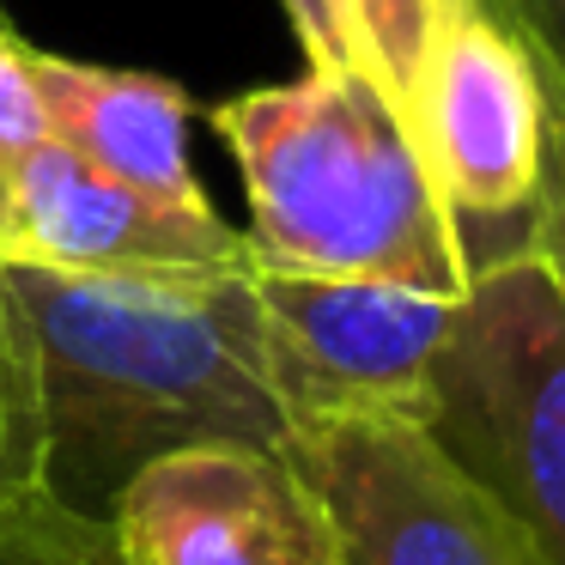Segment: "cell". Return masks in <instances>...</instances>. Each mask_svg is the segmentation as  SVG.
<instances>
[{"instance_id":"1","label":"cell","mask_w":565,"mask_h":565,"mask_svg":"<svg viewBox=\"0 0 565 565\" xmlns=\"http://www.w3.org/2000/svg\"><path fill=\"white\" fill-rule=\"evenodd\" d=\"M31 329L43 475L79 511L110 504L140 462L183 444L280 450L256 262L171 274H67L0 262Z\"/></svg>"},{"instance_id":"2","label":"cell","mask_w":565,"mask_h":565,"mask_svg":"<svg viewBox=\"0 0 565 565\" xmlns=\"http://www.w3.org/2000/svg\"><path fill=\"white\" fill-rule=\"evenodd\" d=\"M249 201V256L274 274L468 292V262L407 116L365 67H310L213 104Z\"/></svg>"},{"instance_id":"3","label":"cell","mask_w":565,"mask_h":565,"mask_svg":"<svg viewBox=\"0 0 565 565\" xmlns=\"http://www.w3.org/2000/svg\"><path fill=\"white\" fill-rule=\"evenodd\" d=\"M419 426L504 504L541 565H565V274L547 249L468 274Z\"/></svg>"},{"instance_id":"4","label":"cell","mask_w":565,"mask_h":565,"mask_svg":"<svg viewBox=\"0 0 565 565\" xmlns=\"http://www.w3.org/2000/svg\"><path fill=\"white\" fill-rule=\"evenodd\" d=\"M407 128L456 225L468 274L535 249L553 98L523 38H511L480 0H450L438 19Z\"/></svg>"},{"instance_id":"5","label":"cell","mask_w":565,"mask_h":565,"mask_svg":"<svg viewBox=\"0 0 565 565\" xmlns=\"http://www.w3.org/2000/svg\"><path fill=\"white\" fill-rule=\"evenodd\" d=\"M280 456L317 492L334 565H541L504 504L414 414H329Z\"/></svg>"},{"instance_id":"6","label":"cell","mask_w":565,"mask_h":565,"mask_svg":"<svg viewBox=\"0 0 565 565\" xmlns=\"http://www.w3.org/2000/svg\"><path fill=\"white\" fill-rule=\"evenodd\" d=\"M256 310L286 419L329 414H426L431 365L456 298L395 280L256 268Z\"/></svg>"},{"instance_id":"7","label":"cell","mask_w":565,"mask_h":565,"mask_svg":"<svg viewBox=\"0 0 565 565\" xmlns=\"http://www.w3.org/2000/svg\"><path fill=\"white\" fill-rule=\"evenodd\" d=\"M104 523L128 565H334L317 492L262 444L152 456L110 492Z\"/></svg>"},{"instance_id":"8","label":"cell","mask_w":565,"mask_h":565,"mask_svg":"<svg viewBox=\"0 0 565 565\" xmlns=\"http://www.w3.org/2000/svg\"><path fill=\"white\" fill-rule=\"evenodd\" d=\"M0 262H38V268L67 274H171L244 268L256 256H249V237L213 207L152 201L43 140L31 159L7 171Z\"/></svg>"},{"instance_id":"9","label":"cell","mask_w":565,"mask_h":565,"mask_svg":"<svg viewBox=\"0 0 565 565\" xmlns=\"http://www.w3.org/2000/svg\"><path fill=\"white\" fill-rule=\"evenodd\" d=\"M25 62L55 147H67L92 171L116 177L152 201L207 207L195 171H189V92L177 79L92 67L43 50H25Z\"/></svg>"},{"instance_id":"10","label":"cell","mask_w":565,"mask_h":565,"mask_svg":"<svg viewBox=\"0 0 565 565\" xmlns=\"http://www.w3.org/2000/svg\"><path fill=\"white\" fill-rule=\"evenodd\" d=\"M0 565H128V553L98 511H79L38 480L0 504Z\"/></svg>"},{"instance_id":"11","label":"cell","mask_w":565,"mask_h":565,"mask_svg":"<svg viewBox=\"0 0 565 565\" xmlns=\"http://www.w3.org/2000/svg\"><path fill=\"white\" fill-rule=\"evenodd\" d=\"M43 475V407H38V359L7 268H0V504L38 487Z\"/></svg>"},{"instance_id":"12","label":"cell","mask_w":565,"mask_h":565,"mask_svg":"<svg viewBox=\"0 0 565 565\" xmlns=\"http://www.w3.org/2000/svg\"><path fill=\"white\" fill-rule=\"evenodd\" d=\"M450 13V0H347L359 38V67L383 86V98L407 116L419 86V62L431 50V31Z\"/></svg>"},{"instance_id":"13","label":"cell","mask_w":565,"mask_h":565,"mask_svg":"<svg viewBox=\"0 0 565 565\" xmlns=\"http://www.w3.org/2000/svg\"><path fill=\"white\" fill-rule=\"evenodd\" d=\"M25 50L31 43H19L13 31H0V171H13L19 159H31V152L50 140V122H43V98H38Z\"/></svg>"},{"instance_id":"14","label":"cell","mask_w":565,"mask_h":565,"mask_svg":"<svg viewBox=\"0 0 565 565\" xmlns=\"http://www.w3.org/2000/svg\"><path fill=\"white\" fill-rule=\"evenodd\" d=\"M523 50L535 55L541 79H547L553 116H565V0H480Z\"/></svg>"},{"instance_id":"15","label":"cell","mask_w":565,"mask_h":565,"mask_svg":"<svg viewBox=\"0 0 565 565\" xmlns=\"http://www.w3.org/2000/svg\"><path fill=\"white\" fill-rule=\"evenodd\" d=\"M305 43L310 67H359V38L347 19V0H280Z\"/></svg>"},{"instance_id":"16","label":"cell","mask_w":565,"mask_h":565,"mask_svg":"<svg viewBox=\"0 0 565 565\" xmlns=\"http://www.w3.org/2000/svg\"><path fill=\"white\" fill-rule=\"evenodd\" d=\"M535 249H547L565 274V116H553V140H547V195H541Z\"/></svg>"},{"instance_id":"17","label":"cell","mask_w":565,"mask_h":565,"mask_svg":"<svg viewBox=\"0 0 565 565\" xmlns=\"http://www.w3.org/2000/svg\"><path fill=\"white\" fill-rule=\"evenodd\" d=\"M0 195H7V171H0Z\"/></svg>"}]
</instances>
